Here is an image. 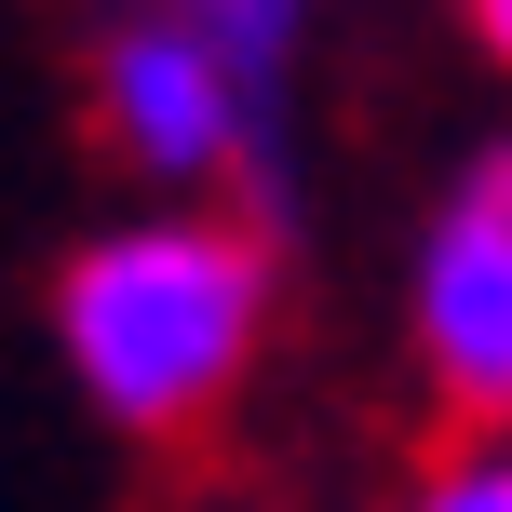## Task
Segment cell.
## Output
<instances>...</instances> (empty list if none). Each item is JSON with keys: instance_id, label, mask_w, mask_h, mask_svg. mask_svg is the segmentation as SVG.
<instances>
[{"instance_id": "cell-4", "label": "cell", "mask_w": 512, "mask_h": 512, "mask_svg": "<svg viewBox=\"0 0 512 512\" xmlns=\"http://www.w3.org/2000/svg\"><path fill=\"white\" fill-rule=\"evenodd\" d=\"M162 27H189V41L216 54V68L243 81L256 108L283 95V68H297V27H310V0H162Z\"/></svg>"}, {"instance_id": "cell-3", "label": "cell", "mask_w": 512, "mask_h": 512, "mask_svg": "<svg viewBox=\"0 0 512 512\" xmlns=\"http://www.w3.org/2000/svg\"><path fill=\"white\" fill-rule=\"evenodd\" d=\"M95 122H108V149H122L149 189H230L243 162L270 149V108H256L189 27H162V14H135L122 41H108Z\"/></svg>"}, {"instance_id": "cell-2", "label": "cell", "mask_w": 512, "mask_h": 512, "mask_svg": "<svg viewBox=\"0 0 512 512\" xmlns=\"http://www.w3.org/2000/svg\"><path fill=\"white\" fill-rule=\"evenodd\" d=\"M405 324H418V364H432L445 418H459V445H472V432L512 405V162H499V149L432 203Z\"/></svg>"}, {"instance_id": "cell-5", "label": "cell", "mask_w": 512, "mask_h": 512, "mask_svg": "<svg viewBox=\"0 0 512 512\" xmlns=\"http://www.w3.org/2000/svg\"><path fill=\"white\" fill-rule=\"evenodd\" d=\"M405 512H512V459H499L486 432H472V445H445V459L418 472V499H405Z\"/></svg>"}, {"instance_id": "cell-1", "label": "cell", "mask_w": 512, "mask_h": 512, "mask_svg": "<svg viewBox=\"0 0 512 512\" xmlns=\"http://www.w3.org/2000/svg\"><path fill=\"white\" fill-rule=\"evenodd\" d=\"M256 337H270V243L243 216L149 203L54 270V351H68L81 405L149 432V445L203 432L230 405Z\"/></svg>"}]
</instances>
